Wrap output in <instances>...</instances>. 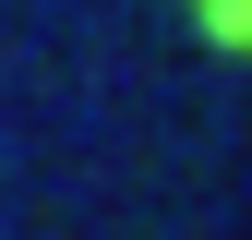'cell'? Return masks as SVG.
Wrapping results in <instances>:
<instances>
[{
    "instance_id": "1",
    "label": "cell",
    "mask_w": 252,
    "mask_h": 240,
    "mask_svg": "<svg viewBox=\"0 0 252 240\" xmlns=\"http://www.w3.org/2000/svg\"><path fill=\"white\" fill-rule=\"evenodd\" d=\"M180 24H192V48L252 60V0H180Z\"/></svg>"
}]
</instances>
